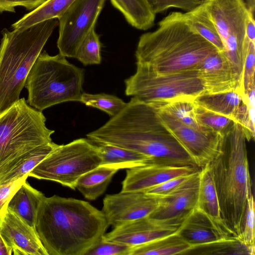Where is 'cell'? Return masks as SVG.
I'll return each mask as SVG.
<instances>
[{
  "label": "cell",
  "instance_id": "obj_1",
  "mask_svg": "<svg viewBox=\"0 0 255 255\" xmlns=\"http://www.w3.org/2000/svg\"><path fill=\"white\" fill-rule=\"evenodd\" d=\"M92 142L132 150L152 163L198 168L163 123L154 105L132 97L105 124L86 135Z\"/></svg>",
  "mask_w": 255,
  "mask_h": 255
},
{
  "label": "cell",
  "instance_id": "obj_2",
  "mask_svg": "<svg viewBox=\"0 0 255 255\" xmlns=\"http://www.w3.org/2000/svg\"><path fill=\"white\" fill-rule=\"evenodd\" d=\"M109 226L89 202L54 195L43 197L35 228L48 255H85Z\"/></svg>",
  "mask_w": 255,
  "mask_h": 255
},
{
  "label": "cell",
  "instance_id": "obj_3",
  "mask_svg": "<svg viewBox=\"0 0 255 255\" xmlns=\"http://www.w3.org/2000/svg\"><path fill=\"white\" fill-rule=\"evenodd\" d=\"M153 31L142 34L135 52L136 63L159 74L194 69L218 51L186 21L183 13L172 12L158 23Z\"/></svg>",
  "mask_w": 255,
  "mask_h": 255
},
{
  "label": "cell",
  "instance_id": "obj_4",
  "mask_svg": "<svg viewBox=\"0 0 255 255\" xmlns=\"http://www.w3.org/2000/svg\"><path fill=\"white\" fill-rule=\"evenodd\" d=\"M246 140L243 127L235 123L224 136L217 155L209 164L222 218L233 235L238 238L247 201L253 194Z\"/></svg>",
  "mask_w": 255,
  "mask_h": 255
},
{
  "label": "cell",
  "instance_id": "obj_5",
  "mask_svg": "<svg viewBox=\"0 0 255 255\" xmlns=\"http://www.w3.org/2000/svg\"><path fill=\"white\" fill-rule=\"evenodd\" d=\"M58 23L54 18L23 29L1 30L0 112L20 99L29 72Z\"/></svg>",
  "mask_w": 255,
  "mask_h": 255
},
{
  "label": "cell",
  "instance_id": "obj_6",
  "mask_svg": "<svg viewBox=\"0 0 255 255\" xmlns=\"http://www.w3.org/2000/svg\"><path fill=\"white\" fill-rule=\"evenodd\" d=\"M84 73V69L69 63L60 53L50 56L45 51L41 52L26 78L27 103L42 112L61 103L80 102Z\"/></svg>",
  "mask_w": 255,
  "mask_h": 255
},
{
  "label": "cell",
  "instance_id": "obj_7",
  "mask_svg": "<svg viewBox=\"0 0 255 255\" xmlns=\"http://www.w3.org/2000/svg\"><path fill=\"white\" fill-rule=\"evenodd\" d=\"M46 120L24 98L0 112V176L25 154L52 141L55 131L46 127Z\"/></svg>",
  "mask_w": 255,
  "mask_h": 255
},
{
  "label": "cell",
  "instance_id": "obj_8",
  "mask_svg": "<svg viewBox=\"0 0 255 255\" xmlns=\"http://www.w3.org/2000/svg\"><path fill=\"white\" fill-rule=\"evenodd\" d=\"M127 96L155 105L181 100H195L206 94L198 71L159 74L136 63L135 73L125 80Z\"/></svg>",
  "mask_w": 255,
  "mask_h": 255
},
{
  "label": "cell",
  "instance_id": "obj_9",
  "mask_svg": "<svg viewBox=\"0 0 255 255\" xmlns=\"http://www.w3.org/2000/svg\"><path fill=\"white\" fill-rule=\"evenodd\" d=\"M101 163L96 145L88 138H79L58 145L28 175L75 189L78 178Z\"/></svg>",
  "mask_w": 255,
  "mask_h": 255
},
{
  "label": "cell",
  "instance_id": "obj_10",
  "mask_svg": "<svg viewBox=\"0 0 255 255\" xmlns=\"http://www.w3.org/2000/svg\"><path fill=\"white\" fill-rule=\"evenodd\" d=\"M203 4L221 38L224 47L222 53L241 89L248 40L246 21L249 10L244 0H204Z\"/></svg>",
  "mask_w": 255,
  "mask_h": 255
},
{
  "label": "cell",
  "instance_id": "obj_11",
  "mask_svg": "<svg viewBox=\"0 0 255 255\" xmlns=\"http://www.w3.org/2000/svg\"><path fill=\"white\" fill-rule=\"evenodd\" d=\"M107 0H75L58 19L57 42L59 53L75 58L79 46L95 29L98 17Z\"/></svg>",
  "mask_w": 255,
  "mask_h": 255
},
{
  "label": "cell",
  "instance_id": "obj_12",
  "mask_svg": "<svg viewBox=\"0 0 255 255\" xmlns=\"http://www.w3.org/2000/svg\"><path fill=\"white\" fill-rule=\"evenodd\" d=\"M158 112L164 125L196 166L202 169L209 164L218 153L225 135L211 130L188 127L158 108Z\"/></svg>",
  "mask_w": 255,
  "mask_h": 255
},
{
  "label": "cell",
  "instance_id": "obj_13",
  "mask_svg": "<svg viewBox=\"0 0 255 255\" xmlns=\"http://www.w3.org/2000/svg\"><path fill=\"white\" fill-rule=\"evenodd\" d=\"M158 204L157 197L144 192H120L105 196L102 211L109 225L115 228L149 216Z\"/></svg>",
  "mask_w": 255,
  "mask_h": 255
},
{
  "label": "cell",
  "instance_id": "obj_14",
  "mask_svg": "<svg viewBox=\"0 0 255 255\" xmlns=\"http://www.w3.org/2000/svg\"><path fill=\"white\" fill-rule=\"evenodd\" d=\"M184 219H157L149 216L142 218L105 234V241L135 246L176 232Z\"/></svg>",
  "mask_w": 255,
  "mask_h": 255
},
{
  "label": "cell",
  "instance_id": "obj_15",
  "mask_svg": "<svg viewBox=\"0 0 255 255\" xmlns=\"http://www.w3.org/2000/svg\"><path fill=\"white\" fill-rule=\"evenodd\" d=\"M0 235L14 255H48L37 232L7 208L0 216Z\"/></svg>",
  "mask_w": 255,
  "mask_h": 255
},
{
  "label": "cell",
  "instance_id": "obj_16",
  "mask_svg": "<svg viewBox=\"0 0 255 255\" xmlns=\"http://www.w3.org/2000/svg\"><path fill=\"white\" fill-rule=\"evenodd\" d=\"M200 170L193 173L170 193L157 197L158 206L149 217L157 219H185L197 206Z\"/></svg>",
  "mask_w": 255,
  "mask_h": 255
},
{
  "label": "cell",
  "instance_id": "obj_17",
  "mask_svg": "<svg viewBox=\"0 0 255 255\" xmlns=\"http://www.w3.org/2000/svg\"><path fill=\"white\" fill-rule=\"evenodd\" d=\"M201 169L149 163L127 170L121 192H143L171 178L192 173Z\"/></svg>",
  "mask_w": 255,
  "mask_h": 255
},
{
  "label": "cell",
  "instance_id": "obj_18",
  "mask_svg": "<svg viewBox=\"0 0 255 255\" xmlns=\"http://www.w3.org/2000/svg\"><path fill=\"white\" fill-rule=\"evenodd\" d=\"M206 94H219L239 89L230 65L223 53L217 51L196 67Z\"/></svg>",
  "mask_w": 255,
  "mask_h": 255
},
{
  "label": "cell",
  "instance_id": "obj_19",
  "mask_svg": "<svg viewBox=\"0 0 255 255\" xmlns=\"http://www.w3.org/2000/svg\"><path fill=\"white\" fill-rule=\"evenodd\" d=\"M177 233L190 246L229 237L205 213L196 207L185 218Z\"/></svg>",
  "mask_w": 255,
  "mask_h": 255
},
{
  "label": "cell",
  "instance_id": "obj_20",
  "mask_svg": "<svg viewBox=\"0 0 255 255\" xmlns=\"http://www.w3.org/2000/svg\"><path fill=\"white\" fill-rule=\"evenodd\" d=\"M196 207L205 213L227 236L235 237L222 218L217 193L209 164L200 170Z\"/></svg>",
  "mask_w": 255,
  "mask_h": 255
},
{
  "label": "cell",
  "instance_id": "obj_21",
  "mask_svg": "<svg viewBox=\"0 0 255 255\" xmlns=\"http://www.w3.org/2000/svg\"><path fill=\"white\" fill-rule=\"evenodd\" d=\"M44 196L25 180L12 196L7 208L35 228L38 208Z\"/></svg>",
  "mask_w": 255,
  "mask_h": 255
},
{
  "label": "cell",
  "instance_id": "obj_22",
  "mask_svg": "<svg viewBox=\"0 0 255 255\" xmlns=\"http://www.w3.org/2000/svg\"><path fill=\"white\" fill-rule=\"evenodd\" d=\"M92 142L96 145L101 158V165L119 170L152 163L150 157L139 152L110 144Z\"/></svg>",
  "mask_w": 255,
  "mask_h": 255
},
{
  "label": "cell",
  "instance_id": "obj_23",
  "mask_svg": "<svg viewBox=\"0 0 255 255\" xmlns=\"http://www.w3.org/2000/svg\"><path fill=\"white\" fill-rule=\"evenodd\" d=\"M132 27L146 30L154 25L155 14L146 0H110Z\"/></svg>",
  "mask_w": 255,
  "mask_h": 255
},
{
  "label": "cell",
  "instance_id": "obj_24",
  "mask_svg": "<svg viewBox=\"0 0 255 255\" xmlns=\"http://www.w3.org/2000/svg\"><path fill=\"white\" fill-rule=\"evenodd\" d=\"M119 170L100 165L81 176L75 188L90 200H96L106 191L112 177Z\"/></svg>",
  "mask_w": 255,
  "mask_h": 255
},
{
  "label": "cell",
  "instance_id": "obj_25",
  "mask_svg": "<svg viewBox=\"0 0 255 255\" xmlns=\"http://www.w3.org/2000/svg\"><path fill=\"white\" fill-rule=\"evenodd\" d=\"M190 245L177 233L133 246L130 255H182Z\"/></svg>",
  "mask_w": 255,
  "mask_h": 255
},
{
  "label": "cell",
  "instance_id": "obj_26",
  "mask_svg": "<svg viewBox=\"0 0 255 255\" xmlns=\"http://www.w3.org/2000/svg\"><path fill=\"white\" fill-rule=\"evenodd\" d=\"M75 0H46L41 5L12 24L13 30L30 27L39 22L61 17Z\"/></svg>",
  "mask_w": 255,
  "mask_h": 255
},
{
  "label": "cell",
  "instance_id": "obj_27",
  "mask_svg": "<svg viewBox=\"0 0 255 255\" xmlns=\"http://www.w3.org/2000/svg\"><path fill=\"white\" fill-rule=\"evenodd\" d=\"M58 145V144L51 141L25 154L7 172L0 176V185L27 175Z\"/></svg>",
  "mask_w": 255,
  "mask_h": 255
},
{
  "label": "cell",
  "instance_id": "obj_28",
  "mask_svg": "<svg viewBox=\"0 0 255 255\" xmlns=\"http://www.w3.org/2000/svg\"><path fill=\"white\" fill-rule=\"evenodd\" d=\"M187 23L197 33L222 52L224 47L216 28L210 18L203 2L193 9L183 13Z\"/></svg>",
  "mask_w": 255,
  "mask_h": 255
},
{
  "label": "cell",
  "instance_id": "obj_29",
  "mask_svg": "<svg viewBox=\"0 0 255 255\" xmlns=\"http://www.w3.org/2000/svg\"><path fill=\"white\" fill-rule=\"evenodd\" d=\"M182 255H250V253L239 238L232 236L207 243L190 246Z\"/></svg>",
  "mask_w": 255,
  "mask_h": 255
},
{
  "label": "cell",
  "instance_id": "obj_30",
  "mask_svg": "<svg viewBox=\"0 0 255 255\" xmlns=\"http://www.w3.org/2000/svg\"><path fill=\"white\" fill-rule=\"evenodd\" d=\"M194 101L195 100H181L160 105H153L160 110L172 115L188 127L197 129L211 130L202 127L197 121L195 114Z\"/></svg>",
  "mask_w": 255,
  "mask_h": 255
},
{
  "label": "cell",
  "instance_id": "obj_31",
  "mask_svg": "<svg viewBox=\"0 0 255 255\" xmlns=\"http://www.w3.org/2000/svg\"><path fill=\"white\" fill-rule=\"evenodd\" d=\"M196 119L200 126L223 135L232 129L235 121L227 116L209 110L195 102Z\"/></svg>",
  "mask_w": 255,
  "mask_h": 255
},
{
  "label": "cell",
  "instance_id": "obj_32",
  "mask_svg": "<svg viewBox=\"0 0 255 255\" xmlns=\"http://www.w3.org/2000/svg\"><path fill=\"white\" fill-rule=\"evenodd\" d=\"M80 102L87 106L103 111L112 117L118 114L126 105V103L117 96L105 93H83Z\"/></svg>",
  "mask_w": 255,
  "mask_h": 255
},
{
  "label": "cell",
  "instance_id": "obj_33",
  "mask_svg": "<svg viewBox=\"0 0 255 255\" xmlns=\"http://www.w3.org/2000/svg\"><path fill=\"white\" fill-rule=\"evenodd\" d=\"M75 58L85 66L101 63V43L95 29L92 30L82 41Z\"/></svg>",
  "mask_w": 255,
  "mask_h": 255
},
{
  "label": "cell",
  "instance_id": "obj_34",
  "mask_svg": "<svg viewBox=\"0 0 255 255\" xmlns=\"http://www.w3.org/2000/svg\"><path fill=\"white\" fill-rule=\"evenodd\" d=\"M239 239L249 250L250 255L255 253V201L252 194L246 206L242 232Z\"/></svg>",
  "mask_w": 255,
  "mask_h": 255
},
{
  "label": "cell",
  "instance_id": "obj_35",
  "mask_svg": "<svg viewBox=\"0 0 255 255\" xmlns=\"http://www.w3.org/2000/svg\"><path fill=\"white\" fill-rule=\"evenodd\" d=\"M255 43L249 39L247 42L244 63L241 91L247 97L255 90Z\"/></svg>",
  "mask_w": 255,
  "mask_h": 255
},
{
  "label": "cell",
  "instance_id": "obj_36",
  "mask_svg": "<svg viewBox=\"0 0 255 255\" xmlns=\"http://www.w3.org/2000/svg\"><path fill=\"white\" fill-rule=\"evenodd\" d=\"M132 247L124 244L105 241L102 237L85 255H130Z\"/></svg>",
  "mask_w": 255,
  "mask_h": 255
},
{
  "label": "cell",
  "instance_id": "obj_37",
  "mask_svg": "<svg viewBox=\"0 0 255 255\" xmlns=\"http://www.w3.org/2000/svg\"><path fill=\"white\" fill-rule=\"evenodd\" d=\"M152 11L156 14L170 8L189 11L201 4L204 0H146Z\"/></svg>",
  "mask_w": 255,
  "mask_h": 255
},
{
  "label": "cell",
  "instance_id": "obj_38",
  "mask_svg": "<svg viewBox=\"0 0 255 255\" xmlns=\"http://www.w3.org/2000/svg\"><path fill=\"white\" fill-rule=\"evenodd\" d=\"M192 173L182 175L171 178L159 184L148 188L143 192L156 197L165 195L177 188L187 179Z\"/></svg>",
  "mask_w": 255,
  "mask_h": 255
},
{
  "label": "cell",
  "instance_id": "obj_39",
  "mask_svg": "<svg viewBox=\"0 0 255 255\" xmlns=\"http://www.w3.org/2000/svg\"><path fill=\"white\" fill-rule=\"evenodd\" d=\"M28 177L27 174L18 179L0 185V216L7 208L12 196Z\"/></svg>",
  "mask_w": 255,
  "mask_h": 255
},
{
  "label": "cell",
  "instance_id": "obj_40",
  "mask_svg": "<svg viewBox=\"0 0 255 255\" xmlns=\"http://www.w3.org/2000/svg\"><path fill=\"white\" fill-rule=\"evenodd\" d=\"M46 0H0V14L4 11L15 12V7L21 6L28 10H34Z\"/></svg>",
  "mask_w": 255,
  "mask_h": 255
},
{
  "label": "cell",
  "instance_id": "obj_41",
  "mask_svg": "<svg viewBox=\"0 0 255 255\" xmlns=\"http://www.w3.org/2000/svg\"><path fill=\"white\" fill-rule=\"evenodd\" d=\"M246 34L252 42L255 43V22L254 14L249 11L246 21Z\"/></svg>",
  "mask_w": 255,
  "mask_h": 255
},
{
  "label": "cell",
  "instance_id": "obj_42",
  "mask_svg": "<svg viewBox=\"0 0 255 255\" xmlns=\"http://www.w3.org/2000/svg\"><path fill=\"white\" fill-rule=\"evenodd\" d=\"M12 252L7 247L0 235V255H11Z\"/></svg>",
  "mask_w": 255,
  "mask_h": 255
},
{
  "label": "cell",
  "instance_id": "obj_43",
  "mask_svg": "<svg viewBox=\"0 0 255 255\" xmlns=\"http://www.w3.org/2000/svg\"><path fill=\"white\" fill-rule=\"evenodd\" d=\"M245 3L248 10L254 14L255 8V0H246Z\"/></svg>",
  "mask_w": 255,
  "mask_h": 255
}]
</instances>
